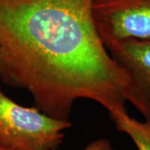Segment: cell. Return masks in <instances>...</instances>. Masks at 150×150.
<instances>
[{"label":"cell","mask_w":150,"mask_h":150,"mask_svg":"<svg viewBox=\"0 0 150 150\" xmlns=\"http://www.w3.org/2000/svg\"><path fill=\"white\" fill-rule=\"evenodd\" d=\"M93 1L0 0V79L57 119L69 121L79 99L127 111L129 79L97 29Z\"/></svg>","instance_id":"cell-1"},{"label":"cell","mask_w":150,"mask_h":150,"mask_svg":"<svg viewBox=\"0 0 150 150\" xmlns=\"http://www.w3.org/2000/svg\"><path fill=\"white\" fill-rule=\"evenodd\" d=\"M71 126L70 120L50 117L35 106H22L0 88L1 145L14 150H57Z\"/></svg>","instance_id":"cell-2"},{"label":"cell","mask_w":150,"mask_h":150,"mask_svg":"<svg viewBox=\"0 0 150 150\" xmlns=\"http://www.w3.org/2000/svg\"><path fill=\"white\" fill-rule=\"evenodd\" d=\"M92 11L102 39L150 40V0H93Z\"/></svg>","instance_id":"cell-3"},{"label":"cell","mask_w":150,"mask_h":150,"mask_svg":"<svg viewBox=\"0 0 150 150\" xmlns=\"http://www.w3.org/2000/svg\"><path fill=\"white\" fill-rule=\"evenodd\" d=\"M102 40L129 79L128 102L150 122V40Z\"/></svg>","instance_id":"cell-4"},{"label":"cell","mask_w":150,"mask_h":150,"mask_svg":"<svg viewBox=\"0 0 150 150\" xmlns=\"http://www.w3.org/2000/svg\"><path fill=\"white\" fill-rule=\"evenodd\" d=\"M116 129L128 135L138 150H150V122L130 117L127 111L109 114Z\"/></svg>","instance_id":"cell-5"},{"label":"cell","mask_w":150,"mask_h":150,"mask_svg":"<svg viewBox=\"0 0 150 150\" xmlns=\"http://www.w3.org/2000/svg\"><path fill=\"white\" fill-rule=\"evenodd\" d=\"M82 150H116L112 147L111 142L107 139H98L94 140Z\"/></svg>","instance_id":"cell-6"},{"label":"cell","mask_w":150,"mask_h":150,"mask_svg":"<svg viewBox=\"0 0 150 150\" xmlns=\"http://www.w3.org/2000/svg\"><path fill=\"white\" fill-rule=\"evenodd\" d=\"M0 150H14V149H9V148H8V147H5V146H4V145L0 144Z\"/></svg>","instance_id":"cell-7"}]
</instances>
